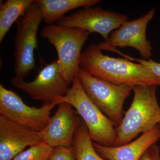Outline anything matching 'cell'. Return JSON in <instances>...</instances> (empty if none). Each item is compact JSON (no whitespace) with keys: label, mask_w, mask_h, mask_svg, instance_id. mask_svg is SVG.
<instances>
[{"label":"cell","mask_w":160,"mask_h":160,"mask_svg":"<svg viewBox=\"0 0 160 160\" xmlns=\"http://www.w3.org/2000/svg\"><path fill=\"white\" fill-rule=\"evenodd\" d=\"M73 146H62L54 148L48 160H76Z\"/></svg>","instance_id":"18"},{"label":"cell","mask_w":160,"mask_h":160,"mask_svg":"<svg viewBox=\"0 0 160 160\" xmlns=\"http://www.w3.org/2000/svg\"><path fill=\"white\" fill-rule=\"evenodd\" d=\"M62 102L69 103L76 110L92 142L106 146H116V124L105 115L89 98L78 78H75Z\"/></svg>","instance_id":"3"},{"label":"cell","mask_w":160,"mask_h":160,"mask_svg":"<svg viewBox=\"0 0 160 160\" xmlns=\"http://www.w3.org/2000/svg\"><path fill=\"white\" fill-rule=\"evenodd\" d=\"M72 108L68 103L59 104L46 128L41 132L44 141L52 148L72 146L75 133L82 121Z\"/></svg>","instance_id":"12"},{"label":"cell","mask_w":160,"mask_h":160,"mask_svg":"<svg viewBox=\"0 0 160 160\" xmlns=\"http://www.w3.org/2000/svg\"><path fill=\"white\" fill-rule=\"evenodd\" d=\"M80 68L90 75L116 85L160 86V79L139 63L103 54L96 44L82 52Z\"/></svg>","instance_id":"1"},{"label":"cell","mask_w":160,"mask_h":160,"mask_svg":"<svg viewBox=\"0 0 160 160\" xmlns=\"http://www.w3.org/2000/svg\"><path fill=\"white\" fill-rule=\"evenodd\" d=\"M39 6L42 20L51 25L64 17L72 9L79 7H91L98 4L99 0H36Z\"/></svg>","instance_id":"14"},{"label":"cell","mask_w":160,"mask_h":160,"mask_svg":"<svg viewBox=\"0 0 160 160\" xmlns=\"http://www.w3.org/2000/svg\"><path fill=\"white\" fill-rule=\"evenodd\" d=\"M140 160H160V150L156 144L151 146Z\"/></svg>","instance_id":"20"},{"label":"cell","mask_w":160,"mask_h":160,"mask_svg":"<svg viewBox=\"0 0 160 160\" xmlns=\"http://www.w3.org/2000/svg\"><path fill=\"white\" fill-rule=\"evenodd\" d=\"M56 103L36 108L26 105L22 98L0 84V114L6 118L38 132L45 129L51 117L50 112Z\"/></svg>","instance_id":"8"},{"label":"cell","mask_w":160,"mask_h":160,"mask_svg":"<svg viewBox=\"0 0 160 160\" xmlns=\"http://www.w3.org/2000/svg\"><path fill=\"white\" fill-rule=\"evenodd\" d=\"M160 139V126L151 130L130 142L119 146H102L92 142L98 153L107 160H140L151 146Z\"/></svg>","instance_id":"13"},{"label":"cell","mask_w":160,"mask_h":160,"mask_svg":"<svg viewBox=\"0 0 160 160\" xmlns=\"http://www.w3.org/2000/svg\"><path fill=\"white\" fill-rule=\"evenodd\" d=\"M157 87L154 85L132 87L134 96L132 102L116 128L115 146L130 142L140 133L147 132L160 124Z\"/></svg>","instance_id":"2"},{"label":"cell","mask_w":160,"mask_h":160,"mask_svg":"<svg viewBox=\"0 0 160 160\" xmlns=\"http://www.w3.org/2000/svg\"><path fill=\"white\" fill-rule=\"evenodd\" d=\"M119 54L125 57L127 59L132 60V61H135L138 62L139 64H142L143 66L146 67L147 69L150 70L158 78L160 79V63L154 62L150 59L149 60H146L143 59H138L133 58L120 52Z\"/></svg>","instance_id":"19"},{"label":"cell","mask_w":160,"mask_h":160,"mask_svg":"<svg viewBox=\"0 0 160 160\" xmlns=\"http://www.w3.org/2000/svg\"><path fill=\"white\" fill-rule=\"evenodd\" d=\"M72 146L76 160H107L102 158L96 151L82 120L75 133Z\"/></svg>","instance_id":"16"},{"label":"cell","mask_w":160,"mask_h":160,"mask_svg":"<svg viewBox=\"0 0 160 160\" xmlns=\"http://www.w3.org/2000/svg\"><path fill=\"white\" fill-rule=\"evenodd\" d=\"M77 76L89 98L117 126L123 118V106L132 86L116 85L99 79L80 68Z\"/></svg>","instance_id":"6"},{"label":"cell","mask_w":160,"mask_h":160,"mask_svg":"<svg viewBox=\"0 0 160 160\" xmlns=\"http://www.w3.org/2000/svg\"><path fill=\"white\" fill-rule=\"evenodd\" d=\"M35 0H7L0 4V43L12 24L24 15Z\"/></svg>","instance_id":"15"},{"label":"cell","mask_w":160,"mask_h":160,"mask_svg":"<svg viewBox=\"0 0 160 160\" xmlns=\"http://www.w3.org/2000/svg\"><path fill=\"white\" fill-rule=\"evenodd\" d=\"M155 9H151L138 18L126 21L111 32L109 38L97 45L102 50L114 51L116 47H130L139 52L142 59L147 60L152 55V47L146 38L148 23L153 18Z\"/></svg>","instance_id":"9"},{"label":"cell","mask_w":160,"mask_h":160,"mask_svg":"<svg viewBox=\"0 0 160 160\" xmlns=\"http://www.w3.org/2000/svg\"><path fill=\"white\" fill-rule=\"evenodd\" d=\"M43 141L42 132L0 115V160H12L26 147Z\"/></svg>","instance_id":"11"},{"label":"cell","mask_w":160,"mask_h":160,"mask_svg":"<svg viewBox=\"0 0 160 160\" xmlns=\"http://www.w3.org/2000/svg\"><path fill=\"white\" fill-rule=\"evenodd\" d=\"M126 15L103 10L100 7H87L68 16H64L57 25L69 28H79L101 35L104 41L112 31L128 21Z\"/></svg>","instance_id":"10"},{"label":"cell","mask_w":160,"mask_h":160,"mask_svg":"<svg viewBox=\"0 0 160 160\" xmlns=\"http://www.w3.org/2000/svg\"><path fill=\"white\" fill-rule=\"evenodd\" d=\"M12 86L28 94L31 98L45 105L62 102V98L69 91V85L61 74L58 60L42 68L35 78L30 82L12 78Z\"/></svg>","instance_id":"7"},{"label":"cell","mask_w":160,"mask_h":160,"mask_svg":"<svg viewBox=\"0 0 160 160\" xmlns=\"http://www.w3.org/2000/svg\"><path fill=\"white\" fill-rule=\"evenodd\" d=\"M42 20L39 6L35 0L25 14L16 22L15 79L24 80L36 68L34 51L38 47V32Z\"/></svg>","instance_id":"5"},{"label":"cell","mask_w":160,"mask_h":160,"mask_svg":"<svg viewBox=\"0 0 160 160\" xmlns=\"http://www.w3.org/2000/svg\"><path fill=\"white\" fill-rule=\"evenodd\" d=\"M89 34L84 29L54 24L47 25L41 31V36L56 49L61 74L69 85L77 75L82 49Z\"/></svg>","instance_id":"4"},{"label":"cell","mask_w":160,"mask_h":160,"mask_svg":"<svg viewBox=\"0 0 160 160\" xmlns=\"http://www.w3.org/2000/svg\"><path fill=\"white\" fill-rule=\"evenodd\" d=\"M54 148L43 141L30 146L12 160H48Z\"/></svg>","instance_id":"17"}]
</instances>
